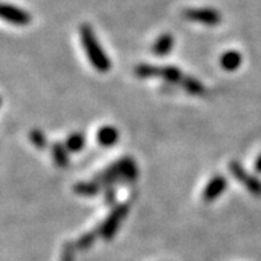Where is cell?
<instances>
[{
  "instance_id": "18",
  "label": "cell",
  "mask_w": 261,
  "mask_h": 261,
  "mask_svg": "<svg viewBox=\"0 0 261 261\" xmlns=\"http://www.w3.org/2000/svg\"><path fill=\"white\" fill-rule=\"evenodd\" d=\"M97 233H100L99 229L92 230V232H88V233L83 234L79 240L76 241V247L80 248V249H86V248L91 247L93 241H95V239H96Z\"/></svg>"
},
{
  "instance_id": "19",
  "label": "cell",
  "mask_w": 261,
  "mask_h": 261,
  "mask_svg": "<svg viewBox=\"0 0 261 261\" xmlns=\"http://www.w3.org/2000/svg\"><path fill=\"white\" fill-rule=\"evenodd\" d=\"M116 192H115L114 187H107L106 192H104V201H106L108 205L115 203V199H116Z\"/></svg>"
},
{
  "instance_id": "2",
  "label": "cell",
  "mask_w": 261,
  "mask_h": 261,
  "mask_svg": "<svg viewBox=\"0 0 261 261\" xmlns=\"http://www.w3.org/2000/svg\"><path fill=\"white\" fill-rule=\"evenodd\" d=\"M80 38L84 51L87 52L88 60L93 65V68L99 72H108L111 69V62L108 56L104 54L103 48L100 47L96 36L93 34L90 24H82L80 27Z\"/></svg>"
},
{
  "instance_id": "17",
  "label": "cell",
  "mask_w": 261,
  "mask_h": 261,
  "mask_svg": "<svg viewBox=\"0 0 261 261\" xmlns=\"http://www.w3.org/2000/svg\"><path fill=\"white\" fill-rule=\"evenodd\" d=\"M30 140H31L32 144L35 145L39 149H43V148L47 147V138H45V135L41 132L40 129H32L30 132Z\"/></svg>"
},
{
  "instance_id": "12",
  "label": "cell",
  "mask_w": 261,
  "mask_h": 261,
  "mask_svg": "<svg viewBox=\"0 0 261 261\" xmlns=\"http://www.w3.org/2000/svg\"><path fill=\"white\" fill-rule=\"evenodd\" d=\"M101 188H103L101 184H99L96 180H93V181H82L73 186V192L80 196L92 197V196H96L101 191Z\"/></svg>"
},
{
  "instance_id": "14",
  "label": "cell",
  "mask_w": 261,
  "mask_h": 261,
  "mask_svg": "<svg viewBox=\"0 0 261 261\" xmlns=\"http://www.w3.org/2000/svg\"><path fill=\"white\" fill-rule=\"evenodd\" d=\"M181 86L182 88H184L188 93H191V95L199 96V95H204V93H205V87H204L199 80L192 77V76H186L184 80H182Z\"/></svg>"
},
{
  "instance_id": "15",
  "label": "cell",
  "mask_w": 261,
  "mask_h": 261,
  "mask_svg": "<svg viewBox=\"0 0 261 261\" xmlns=\"http://www.w3.org/2000/svg\"><path fill=\"white\" fill-rule=\"evenodd\" d=\"M64 145L69 152H79L86 145V138L80 132H75V134L69 135L68 139L65 140Z\"/></svg>"
},
{
  "instance_id": "9",
  "label": "cell",
  "mask_w": 261,
  "mask_h": 261,
  "mask_svg": "<svg viewBox=\"0 0 261 261\" xmlns=\"http://www.w3.org/2000/svg\"><path fill=\"white\" fill-rule=\"evenodd\" d=\"M119 140V130L112 125H104L97 132V141L103 147H112Z\"/></svg>"
},
{
  "instance_id": "6",
  "label": "cell",
  "mask_w": 261,
  "mask_h": 261,
  "mask_svg": "<svg viewBox=\"0 0 261 261\" xmlns=\"http://www.w3.org/2000/svg\"><path fill=\"white\" fill-rule=\"evenodd\" d=\"M2 17H3L4 20L12 23V24L21 25V27L27 25L31 21V15L28 14L27 11L7 3H4L2 6Z\"/></svg>"
},
{
  "instance_id": "10",
  "label": "cell",
  "mask_w": 261,
  "mask_h": 261,
  "mask_svg": "<svg viewBox=\"0 0 261 261\" xmlns=\"http://www.w3.org/2000/svg\"><path fill=\"white\" fill-rule=\"evenodd\" d=\"M173 48V36L169 34H164L159 36L152 45V52L158 56H164Z\"/></svg>"
},
{
  "instance_id": "13",
  "label": "cell",
  "mask_w": 261,
  "mask_h": 261,
  "mask_svg": "<svg viewBox=\"0 0 261 261\" xmlns=\"http://www.w3.org/2000/svg\"><path fill=\"white\" fill-rule=\"evenodd\" d=\"M52 158L55 160L56 165L59 168H67L69 164V159H68V149L65 148V145H63L62 143H55L52 145Z\"/></svg>"
},
{
  "instance_id": "4",
  "label": "cell",
  "mask_w": 261,
  "mask_h": 261,
  "mask_svg": "<svg viewBox=\"0 0 261 261\" xmlns=\"http://www.w3.org/2000/svg\"><path fill=\"white\" fill-rule=\"evenodd\" d=\"M182 16L188 20L206 25H217L221 21L220 12L215 8H187L182 12Z\"/></svg>"
},
{
  "instance_id": "11",
  "label": "cell",
  "mask_w": 261,
  "mask_h": 261,
  "mask_svg": "<svg viewBox=\"0 0 261 261\" xmlns=\"http://www.w3.org/2000/svg\"><path fill=\"white\" fill-rule=\"evenodd\" d=\"M241 62H243V58H241V54L239 51H228L223 54L220 58L221 67L229 72L236 71L241 65Z\"/></svg>"
},
{
  "instance_id": "5",
  "label": "cell",
  "mask_w": 261,
  "mask_h": 261,
  "mask_svg": "<svg viewBox=\"0 0 261 261\" xmlns=\"http://www.w3.org/2000/svg\"><path fill=\"white\" fill-rule=\"evenodd\" d=\"M229 171L230 173L236 177L240 182L244 184L245 188L254 196H261V180H258L257 177L249 175L243 165L239 162H230L229 163Z\"/></svg>"
},
{
  "instance_id": "1",
  "label": "cell",
  "mask_w": 261,
  "mask_h": 261,
  "mask_svg": "<svg viewBox=\"0 0 261 261\" xmlns=\"http://www.w3.org/2000/svg\"><path fill=\"white\" fill-rule=\"evenodd\" d=\"M138 165L130 156L119 159L108 168L100 172L93 180H96L101 187H114L116 182H132L138 179Z\"/></svg>"
},
{
  "instance_id": "20",
  "label": "cell",
  "mask_w": 261,
  "mask_h": 261,
  "mask_svg": "<svg viewBox=\"0 0 261 261\" xmlns=\"http://www.w3.org/2000/svg\"><path fill=\"white\" fill-rule=\"evenodd\" d=\"M254 169H256V172L261 173V156H258V159L254 163Z\"/></svg>"
},
{
  "instance_id": "16",
  "label": "cell",
  "mask_w": 261,
  "mask_h": 261,
  "mask_svg": "<svg viewBox=\"0 0 261 261\" xmlns=\"http://www.w3.org/2000/svg\"><path fill=\"white\" fill-rule=\"evenodd\" d=\"M159 69L160 67L151 64H140L135 68V75L138 77H159Z\"/></svg>"
},
{
  "instance_id": "7",
  "label": "cell",
  "mask_w": 261,
  "mask_h": 261,
  "mask_svg": "<svg viewBox=\"0 0 261 261\" xmlns=\"http://www.w3.org/2000/svg\"><path fill=\"white\" fill-rule=\"evenodd\" d=\"M227 188V179L224 176L217 175L213 179L210 180V182L206 184L205 189L203 192V199L206 203H211L213 200H216L221 193Z\"/></svg>"
},
{
  "instance_id": "8",
  "label": "cell",
  "mask_w": 261,
  "mask_h": 261,
  "mask_svg": "<svg viewBox=\"0 0 261 261\" xmlns=\"http://www.w3.org/2000/svg\"><path fill=\"white\" fill-rule=\"evenodd\" d=\"M159 77H162L169 84H181L186 75L175 65H165L159 69Z\"/></svg>"
},
{
  "instance_id": "3",
  "label": "cell",
  "mask_w": 261,
  "mask_h": 261,
  "mask_svg": "<svg viewBox=\"0 0 261 261\" xmlns=\"http://www.w3.org/2000/svg\"><path fill=\"white\" fill-rule=\"evenodd\" d=\"M128 212H129V205L128 204H119V205L114 206V210L111 211L108 217L99 227L100 234L103 236L104 240H111L115 236V233L117 232Z\"/></svg>"
}]
</instances>
